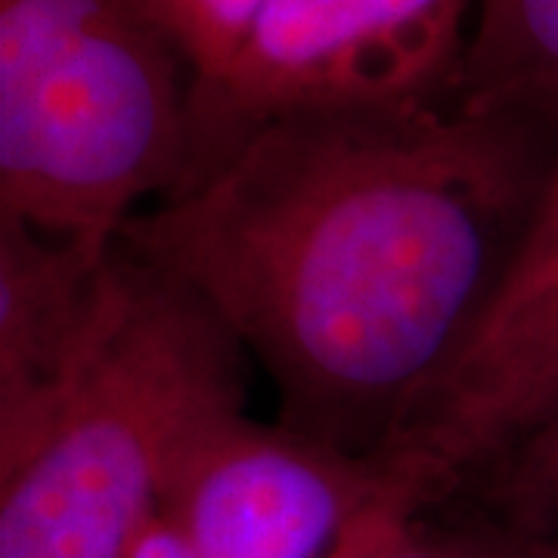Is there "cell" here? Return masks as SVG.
Instances as JSON below:
<instances>
[{
    "mask_svg": "<svg viewBox=\"0 0 558 558\" xmlns=\"http://www.w3.org/2000/svg\"><path fill=\"white\" fill-rule=\"evenodd\" d=\"M556 156L553 128L457 97L292 112L119 242L258 357L282 425L385 453L472 332Z\"/></svg>",
    "mask_w": 558,
    "mask_h": 558,
    "instance_id": "cell-1",
    "label": "cell"
},
{
    "mask_svg": "<svg viewBox=\"0 0 558 558\" xmlns=\"http://www.w3.org/2000/svg\"><path fill=\"white\" fill-rule=\"evenodd\" d=\"M174 44L193 78V97L227 78L264 0H134Z\"/></svg>",
    "mask_w": 558,
    "mask_h": 558,
    "instance_id": "cell-10",
    "label": "cell"
},
{
    "mask_svg": "<svg viewBox=\"0 0 558 558\" xmlns=\"http://www.w3.org/2000/svg\"><path fill=\"white\" fill-rule=\"evenodd\" d=\"M242 344L178 279L116 245L100 336L53 413L0 457V558H128L180 435L242 403Z\"/></svg>",
    "mask_w": 558,
    "mask_h": 558,
    "instance_id": "cell-2",
    "label": "cell"
},
{
    "mask_svg": "<svg viewBox=\"0 0 558 558\" xmlns=\"http://www.w3.org/2000/svg\"><path fill=\"white\" fill-rule=\"evenodd\" d=\"M484 512L558 543V410L472 475Z\"/></svg>",
    "mask_w": 558,
    "mask_h": 558,
    "instance_id": "cell-9",
    "label": "cell"
},
{
    "mask_svg": "<svg viewBox=\"0 0 558 558\" xmlns=\"http://www.w3.org/2000/svg\"><path fill=\"white\" fill-rule=\"evenodd\" d=\"M422 515L413 506H385L369 512L366 519H360L341 543L329 553V558H373L381 549V543L398 531L400 524Z\"/></svg>",
    "mask_w": 558,
    "mask_h": 558,
    "instance_id": "cell-12",
    "label": "cell"
},
{
    "mask_svg": "<svg viewBox=\"0 0 558 558\" xmlns=\"http://www.w3.org/2000/svg\"><path fill=\"white\" fill-rule=\"evenodd\" d=\"M453 97L558 134V0H475Z\"/></svg>",
    "mask_w": 558,
    "mask_h": 558,
    "instance_id": "cell-8",
    "label": "cell"
},
{
    "mask_svg": "<svg viewBox=\"0 0 558 558\" xmlns=\"http://www.w3.org/2000/svg\"><path fill=\"white\" fill-rule=\"evenodd\" d=\"M558 410V156L521 240L453 360L385 453L453 494Z\"/></svg>",
    "mask_w": 558,
    "mask_h": 558,
    "instance_id": "cell-6",
    "label": "cell"
},
{
    "mask_svg": "<svg viewBox=\"0 0 558 558\" xmlns=\"http://www.w3.org/2000/svg\"><path fill=\"white\" fill-rule=\"evenodd\" d=\"M373 558H558L556 539L534 537L494 515L428 527L410 519Z\"/></svg>",
    "mask_w": 558,
    "mask_h": 558,
    "instance_id": "cell-11",
    "label": "cell"
},
{
    "mask_svg": "<svg viewBox=\"0 0 558 558\" xmlns=\"http://www.w3.org/2000/svg\"><path fill=\"white\" fill-rule=\"evenodd\" d=\"M193 78L134 0H0V215L97 248L190 171Z\"/></svg>",
    "mask_w": 558,
    "mask_h": 558,
    "instance_id": "cell-3",
    "label": "cell"
},
{
    "mask_svg": "<svg viewBox=\"0 0 558 558\" xmlns=\"http://www.w3.org/2000/svg\"><path fill=\"white\" fill-rule=\"evenodd\" d=\"M116 245L47 236L0 215V457L47 422L90 354L112 299Z\"/></svg>",
    "mask_w": 558,
    "mask_h": 558,
    "instance_id": "cell-7",
    "label": "cell"
},
{
    "mask_svg": "<svg viewBox=\"0 0 558 558\" xmlns=\"http://www.w3.org/2000/svg\"><path fill=\"white\" fill-rule=\"evenodd\" d=\"M128 558H193V553L186 549L183 537L171 527V521L156 509V515L146 521V527L134 539Z\"/></svg>",
    "mask_w": 558,
    "mask_h": 558,
    "instance_id": "cell-13",
    "label": "cell"
},
{
    "mask_svg": "<svg viewBox=\"0 0 558 558\" xmlns=\"http://www.w3.org/2000/svg\"><path fill=\"white\" fill-rule=\"evenodd\" d=\"M447 494L416 462L339 450L282 422L260 425L242 403H223L174 444L159 512L193 558H329L369 512H428Z\"/></svg>",
    "mask_w": 558,
    "mask_h": 558,
    "instance_id": "cell-4",
    "label": "cell"
},
{
    "mask_svg": "<svg viewBox=\"0 0 558 558\" xmlns=\"http://www.w3.org/2000/svg\"><path fill=\"white\" fill-rule=\"evenodd\" d=\"M472 13L475 0H264L227 78L190 102L183 183L277 116L453 97Z\"/></svg>",
    "mask_w": 558,
    "mask_h": 558,
    "instance_id": "cell-5",
    "label": "cell"
}]
</instances>
